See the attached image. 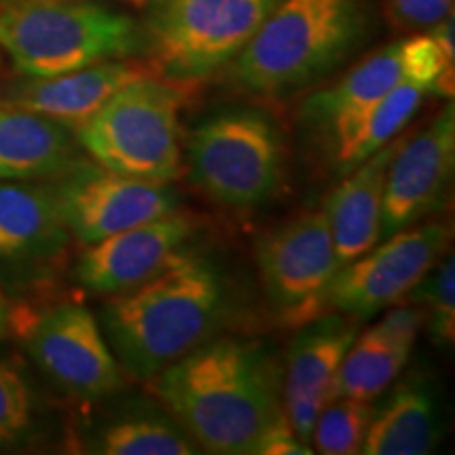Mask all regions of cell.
<instances>
[{
	"mask_svg": "<svg viewBox=\"0 0 455 455\" xmlns=\"http://www.w3.org/2000/svg\"><path fill=\"white\" fill-rule=\"evenodd\" d=\"M148 384L195 445L215 455H253L283 411L278 369L255 341L207 339Z\"/></svg>",
	"mask_w": 455,
	"mask_h": 455,
	"instance_id": "1",
	"label": "cell"
},
{
	"mask_svg": "<svg viewBox=\"0 0 455 455\" xmlns=\"http://www.w3.org/2000/svg\"><path fill=\"white\" fill-rule=\"evenodd\" d=\"M224 298L212 261L181 249L158 275L112 295L101 312L108 344L124 371L148 382L212 338Z\"/></svg>",
	"mask_w": 455,
	"mask_h": 455,
	"instance_id": "2",
	"label": "cell"
},
{
	"mask_svg": "<svg viewBox=\"0 0 455 455\" xmlns=\"http://www.w3.org/2000/svg\"><path fill=\"white\" fill-rule=\"evenodd\" d=\"M369 26L365 0H281L228 64L230 78L255 98H289L355 53Z\"/></svg>",
	"mask_w": 455,
	"mask_h": 455,
	"instance_id": "3",
	"label": "cell"
},
{
	"mask_svg": "<svg viewBox=\"0 0 455 455\" xmlns=\"http://www.w3.org/2000/svg\"><path fill=\"white\" fill-rule=\"evenodd\" d=\"M144 47L138 21L91 0H3L0 49L24 76H57Z\"/></svg>",
	"mask_w": 455,
	"mask_h": 455,
	"instance_id": "4",
	"label": "cell"
},
{
	"mask_svg": "<svg viewBox=\"0 0 455 455\" xmlns=\"http://www.w3.org/2000/svg\"><path fill=\"white\" fill-rule=\"evenodd\" d=\"M188 91L152 72L135 78L76 131L78 141L100 167L171 184L181 173L180 110Z\"/></svg>",
	"mask_w": 455,
	"mask_h": 455,
	"instance_id": "5",
	"label": "cell"
},
{
	"mask_svg": "<svg viewBox=\"0 0 455 455\" xmlns=\"http://www.w3.org/2000/svg\"><path fill=\"white\" fill-rule=\"evenodd\" d=\"M281 0H155L141 28L148 68L192 89L247 47Z\"/></svg>",
	"mask_w": 455,
	"mask_h": 455,
	"instance_id": "6",
	"label": "cell"
},
{
	"mask_svg": "<svg viewBox=\"0 0 455 455\" xmlns=\"http://www.w3.org/2000/svg\"><path fill=\"white\" fill-rule=\"evenodd\" d=\"M186 163L192 181L212 201L251 209L281 190L287 148L268 114L238 108L198 124L186 144Z\"/></svg>",
	"mask_w": 455,
	"mask_h": 455,
	"instance_id": "7",
	"label": "cell"
},
{
	"mask_svg": "<svg viewBox=\"0 0 455 455\" xmlns=\"http://www.w3.org/2000/svg\"><path fill=\"white\" fill-rule=\"evenodd\" d=\"M258 266L283 327L298 329L329 312L327 293L339 266L325 212L289 220L261 238Z\"/></svg>",
	"mask_w": 455,
	"mask_h": 455,
	"instance_id": "8",
	"label": "cell"
},
{
	"mask_svg": "<svg viewBox=\"0 0 455 455\" xmlns=\"http://www.w3.org/2000/svg\"><path fill=\"white\" fill-rule=\"evenodd\" d=\"M449 228L443 221L413 224L382 238L341 266L327 293V308L365 318L405 299L443 258Z\"/></svg>",
	"mask_w": 455,
	"mask_h": 455,
	"instance_id": "9",
	"label": "cell"
},
{
	"mask_svg": "<svg viewBox=\"0 0 455 455\" xmlns=\"http://www.w3.org/2000/svg\"><path fill=\"white\" fill-rule=\"evenodd\" d=\"M53 192L66 228L87 244L178 212L171 184L127 178L98 163H78Z\"/></svg>",
	"mask_w": 455,
	"mask_h": 455,
	"instance_id": "10",
	"label": "cell"
},
{
	"mask_svg": "<svg viewBox=\"0 0 455 455\" xmlns=\"http://www.w3.org/2000/svg\"><path fill=\"white\" fill-rule=\"evenodd\" d=\"M36 365L68 395L95 401L123 388V371L87 308L60 304L24 325Z\"/></svg>",
	"mask_w": 455,
	"mask_h": 455,
	"instance_id": "11",
	"label": "cell"
},
{
	"mask_svg": "<svg viewBox=\"0 0 455 455\" xmlns=\"http://www.w3.org/2000/svg\"><path fill=\"white\" fill-rule=\"evenodd\" d=\"M453 167L455 110L449 104L415 138L398 144L386 173L379 241L441 209Z\"/></svg>",
	"mask_w": 455,
	"mask_h": 455,
	"instance_id": "12",
	"label": "cell"
},
{
	"mask_svg": "<svg viewBox=\"0 0 455 455\" xmlns=\"http://www.w3.org/2000/svg\"><path fill=\"white\" fill-rule=\"evenodd\" d=\"M196 221L173 212L91 243L78 259V281L89 291L116 295L158 275L195 232Z\"/></svg>",
	"mask_w": 455,
	"mask_h": 455,
	"instance_id": "13",
	"label": "cell"
},
{
	"mask_svg": "<svg viewBox=\"0 0 455 455\" xmlns=\"http://www.w3.org/2000/svg\"><path fill=\"white\" fill-rule=\"evenodd\" d=\"M356 325L344 315H321L298 327L287 355L283 409L293 430L310 445L316 415L335 398V378L356 338Z\"/></svg>",
	"mask_w": 455,
	"mask_h": 455,
	"instance_id": "14",
	"label": "cell"
},
{
	"mask_svg": "<svg viewBox=\"0 0 455 455\" xmlns=\"http://www.w3.org/2000/svg\"><path fill=\"white\" fill-rule=\"evenodd\" d=\"M150 72L140 61L110 60L57 76H26L11 84L0 101L41 114L76 133L118 89Z\"/></svg>",
	"mask_w": 455,
	"mask_h": 455,
	"instance_id": "15",
	"label": "cell"
},
{
	"mask_svg": "<svg viewBox=\"0 0 455 455\" xmlns=\"http://www.w3.org/2000/svg\"><path fill=\"white\" fill-rule=\"evenodd\" d=\"M403 74V41L386 44L301 104V116L329 140L331 152L355 138L367 116Z\"/></svg>",
	"mask_w": 455,
	"mask_h": 455,
	"instance_id": "16",
	"label": "cell"
},
{
	"mask_svg": "<svg viewBox=\"0 0 455 455\" xmlns=\"http://www.w3.org/2000/svg\"><path fill=\"white\" fill-rule=\"evenodd\" d=\"M398 144L401 140L388 141L367 161L356 164L329 196L325 218L339 268L379 243L386 173Z\"/></svg>",
	"mask_w": 455,
	"mask_h": 455,
	"instance_id": "17",
	"label": "cell"
},
{
	"mask_svg": "<svg viewBox=\"0 0 455 455\" xmlns=\"http://www.w3.org/2000/svg\"><path fill=\"white\" fill-rule=\"evenodd\" d=\"M78 163L70 129L0 101V180L61 178Z\"/></svg>",
	"mask_w": 455,
	"mask_h": 455,
	"instance_id": "18",
	"label": "cell"
},
{
	"mask_svg": "<svg viewBox=\"0 0 455 455\" xmlns=\"http://www.w3.org/2000/svg\"><path fill=\"white\" fill-rule=\"evenodd\" d=\"M66 232L53 190L0 180V258H41L64 244Z\"/></svg>",
	"mask_w": 455,
	"mask_h": 455,
	"instance_id": "19",
	"label": "cell"
},
{
	"mask_svg": "<svg viewBox=\"0 0 455 455\" xmlns=\"http://www.w3.org/2000/svg\"><path fill=\"white\" fill-rule=\"evenodd\" d=\"M441 436L435 398L422 382H401L382 409H375L361 453L426 455Z\"/></svg>",
	"mask_w": 455,
	"mask_h": 455,
	"instance_id": "20",
	"label": "cell"
},
{
	"mask_svg": "<svg viewBox=\"0 0 455 455\" xmlns=\"http://www.w3.org/2000/svg\"><path fill=\"white\" fill-rule=\"evenodd\" d=\"M411 350V341L392 338L378 325L356 333L338 369L335 396L373 403L401 375Z\"/></svg>",
	"mask_w": 455,
	"mask_h": 455,
	"instance_id": "21",
	"label": "cell"
},
{
	"mask_svg": "<svg viewBox=\"0 0 455 455\" xmlns=\"http://www.w3.org/2000/svg\"><path fill=\"white\" fill-rule=\"evenodd\" d=\"M430 93L432 87L428 83L403 70L398 83L378 101V106L369 114L363 127L356 131L355 138L333 155L339 171L348 173L356 164L367 161L379 148L392 141L395 135L407 127L413 114L424 104L426 95Z\"/></svg>",
	"mask_w": 455,
	"mask_h": 455,
	"instance_id": "22",
	"label": "cell"
},
{
	"mask_svg": "<svg viewBox=\"0 0 455 455\" xmlns=\"http://www.w3.org/2000/svg\"><path fill=\"white\" fill-rule=\"evenodd\" d=\"M195 441L173 418L129 411L100 430L95 453L104 455H192Z\"/></svg>",
	"mask_w": 455,
	"mask_h": 455,
	"instance_id": "23",
	"label": "cell"
},
{
	"mask_svg": "<svg viewBox=\"0 0 455 455\" xmlns=\"http://www.w3.org/2000/svg\"><path fill=\"white\" fill-rule=\"evenodd\" d=\"M375 407L371 401L335 396L321 409L312 426L310 447L323 455L361 453Z\"/></svg>",
	"mask_w": 455,
	"mask_h": 455,
	"instance_id": "24",
	"label": "cell"
},
{
	"mask_svg": "<svg viewBox=\"0 0 455 455\" xmlns=\"http://www.w3.org/2000/svg\"><path fill=\"white\" fill-rule=\"evenodd\" d=\"M411 299L422 301L428 329L439 344L451 346L455 335V264L449 255L439 270L413 289Z\"/></svg>",
	"mask_w": 455,
	"mask_h": 455,
	"instance_id": "25",
	"label": "cell"
},
{
	"mask_svg": "<svg viewBox=\"0 0 455 455\" xmlns=\"http://www.w3.org/2000/svg\"><path fill=\"white\" fill-rule=\"evenodd\" d=\"M32 424V395L24 375L0 361V445L20 441Z\"/></svg>",
	"mask_w": 455,
	"mask_h": 455,
	"instance_id": "26",
	"label": "cell"
},
{
	"mask_svg": "<svg viewBox=\"0 0 455 455\" xmlns=\"http://www.w3.org/2000/svg\"><path fill=\"white\" fill-rule=\"evenodd\" d=\"M390 20L405 30H428L453 15V0H384Z\"/></svg>",
	"mask_w": 455,
	"mask_h": 455,
	"instance_id": "27",
	"label": "cell"
},
{
	"mask_svg": "<svg viewBox=\"0 0 455 455\" xmlns=\"http://www.w3.org/2000/svg\"><path fill=\"white\" fill-rule=\"evenodd\" d=\"M312 447L304 443L284 415V409L261 432L253 455H310Z\"/></svg>",
	"mask_w": 455,
	"mask_h": 455,
	"instance_id": "28",
	"label": "cell"
},
{
	"mask_svg": "<svg viewBox=\"0 0 455 455\" xmlns=\"http://www.w3.org/2000/svg\"><path fill=\"white\" fill-rule=\"evenodd\" d=\"M426 325V315L422 308H415V306H398V308H392L386 312L382 321L378 323V327L386 331L392 338L411 341L415 344L419 331Z\"/></svg>",
	"mask_w": 455,
	"mask_h": 455,
	"instance_id": "29",
	"label": "cell"
},
{
	"mask_svg": "<svg viewBox=\"0 0 455 455\" xmlns=\"http://www.w3.org/2000/svg\"><path fill=\"white\" fill-rule=\"evenodd\" d=\"M9 318H11V315H9V308H7V301H4L3 293H0V338H3L4 331H7Z\"/></svg>",
	"mask_w": 455,
	"mask_h": 455,
	"instance_id": "30",
	"label": "cell"
},
{
	"mask_svg": "<svg viewBox=\"0 0 455 455\" xmlns=\"http://www.w3.org/2000/svg\"><path fill=\"white\" fill-rule=\"evenodd\" d=\"M129 3H135V4H144L148 0H129Z\"/></svg>",
	"mask_w": 455,
	"mask_h": 455,
	"instance_id": "31",
	"label": "cell"
},
{
	"mask_svg": "<svg viewBox=\"0 0 455 455\" xmlns=\"http://www.w3.org/2000/svg\"><path fill=\"white\" fill-rule=\"evenodd\" d=\"M0 4H3V0H0Z\"/></svg>",
	"mask_w": 455,
	"mask_h": 455,
	"instance_id": "32",
	"label": "cell"
}]
</instances>
